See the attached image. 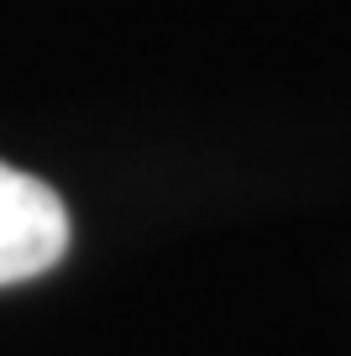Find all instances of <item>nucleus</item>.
Here are the masks:
<instances>
[{
    "instance_id": "obj_1",
    "label": "nucleus",
    "mask_w": 351,
    "mask_h": 356,
    "mask_svg": "<svg viewBox=\"0 0 351 356\" xmlns=\"http://www.w3.org/2000/svg\"><path fill=\"white\" fill-rule=\"evenodd\" d=\"M68 252V210L53 184L0 163V289L42 278Z\"/></svg>"
}]
</instances>
